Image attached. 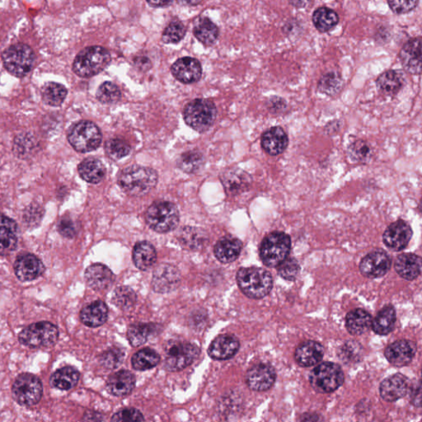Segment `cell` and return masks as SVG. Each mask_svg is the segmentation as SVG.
<instances>
[{
  "label": "cell",
  "mask_w": 422,
  "mask_h": 422,
  "mask_svg": "<svg viewBox=\"0 0 422 422\" xmlns=\"http://www.w3.org/2000/svg\"><path fill=\"white\" fill-rule=\"evenodd\" d=\"M58 231L62 236L67 238H73L76 236V226L73 220L69 217H64L58 223Z\"/></svg>",
  "instance_id": "cell-56"
},
{
  "label": "cell",
  "mask_w": 422,
  "mask_h": 422,
  "mask_svg": "<svg viewBox=\"0 0 422 422\" xmlns=\"http://www.w3.org/2000/svg\"><path fill=\"white\" fill-rule=\"evenodd\" d=\"M193 34L201 43L206 46H210L217 41L219 30L217 25L210 18L200 17L194 23Z\"/></svg>",
  "instance_id": "cell-32"
},
{
  "label": "cell",
  "mask_w": 422,
  "mask_h": 422,
  "mask_svg": "<svg viewBox=\"0 0 422 422\" xmlns=\"http://www.w3.org/2000/svg\"><path fill=\"white\" fill-rule=\"evenodd\" d=\"M157 253L156 248L148 242H139L133 250V261L138 269L147 271L156 264Z\"/></svg>",
  "instance_id": "cell-36"
},
{
  "label": "cell",
  "mask_w": 422,
  "mask_h": 422,
  "mask_svg": "<svg viewBox=\"0 0 422 422\" xmlns=\"http://www.w3.org/2000/svg\"><path fill=\"white\" fill-rule=\"evenodd\" d=\"M395 308L392 306H388L382 308L372 320V327L375 334L386 336L395 329Z\"/></svg>",
  "instance_id": "cell-38"
},
{
  "label": "cell",
  "mask_w": 422,
  "mask_h": 422,
  "mask_svg": "<svg viewBox=\"0 0 422 422\" xmlns=\"http://www.w3.org/2000/svg\"><path fill=\"white\" fill-rule=\"evenodd\" d=\"M400 62L403 69L411 74L421 72V39L416 37L407 41L400 50Z\"/></svg>",
  "instance_id": "cell-20"
},
{
  "label": "cell",
  "mask_w": 422,
  "mask_h": 422,
  "mask_svg": "<svg viewBox=\"0 0 422 422\" xmlns=\"http://www.w3.org/2000/svg\"><path fill=\"white\" fill-rule=\"evenodd\" d=\"M68 140L76 151L88 153L100 147L102 133L100 128L91 121H79L70 128Z\"/></svg>",
  "instance_id": "cell-8"
},
{
  "label": "cell",
  "mask_w": 422,
  "mask_h": 422,
  "mask_svg": "<svg viewBox=\"0 0 422 422\" xmlns=\"http://www.w3.org/2000/svg\"><path fill=\"white\" fill-rule=\"evenodd\" d=\"M419 0H388L391 11L396 14H405L414 11Z\"/></svg>",
  "instance_id": "cell-54"
},
{
  "label": "cell",
  "mask_w": 422,
  "mask_h": 422,
  "mask_svg": "<svg viewBox=\"0 0 422 422\" xmlns=\"http://www.w3.org/2000/svg\"><path fill=\"white\" fill-rule=\"evenodd\" d=\"M239 288L246 297L262 299L268 295L273 287V278L269 271L260 267H245L237 273Z\"/></svg>",
  "instance_id": "cell-2"
},
{
  "label": "cell",
  "mask_w": 422,
  "mask_h": 422,
  "mask_svg": "<svg viewBox=\"0 0 422 422\" xmlns=\"http://www.w3.org/2000/svg\"><path fill=\"white\" fill-rule=\"evenodd\" d=\"M416 353V346L414 342L400 340L389 345L384 354L389 363L397 367H402L411 362Z\"/></svg>",
  "instance_id": "cell-17"
},
{
  "label": "cell",
  "mask_w": 422,
  "mask_h": 422,
  "mask_svg": "<svg viewBox=\"0 0 422 422\" xmlns=\"http://www.w3.org/2000/svg\"><path fill=\"white\" fill-rule=\"evenodd\" d=\"M312 0H289V3L294 8H306Z\"/></svg>",
  "instance_id": "cell-60"
},
{
  "label": "cell",
  "mask_w": 422,
  "mask_h": 422,
  "mask_svg": "<svg viewBox=\"0 0 422 422\" xmlns=\"http://www.w3.org/2000/svg\"><path fill=\"white\" fill-rule=\"evenodd\" d=\"M171 72L178 81L184 83H193L198 82L203 76V67L198 60L184 57L173 63Z\"/></svg>",
  "instance_id": "cell-18"
},
{
  "label": "cell",
  "mask_w": 422,
  "mask_h": 422,
  "mask_svg": "<svg viewBox=\"0 0 422 422\" xmlns=\"http://www.w3.org/2000/svg\"><path fill=\"white\" fill-rule=\"evenodd\" d=\"M18 225L11 218L0 214V255L7 256L16 250Z\"/></svg>",
  "instance_id": "cell-24"
},
{
  "label": "cell",
  "mask_w": 422,
  "mask_h": 422,
  "mask_svg": "<svg viewBox=\"0 0 422 422\" xmlns=\"http://www.w3.org/2000/svg\"><path fill=\"white\" fill-rule=\"evenodd\" d=\"M345 381L340 365L332 362L318 365L309 374L312 388L320 393H330L339 389Z\"/></svg>",
  "instance_id": "cell-5"
},
{
  "label": "cell",
  "mask_w": 422,
  "mask_h": 422,
  "mask_svg": "<svg viewBox=\"0 0 422 422\" xmlns=\"http://www.w3.org/2000/svg\"><path fill=\"white\" fill-rule=\"evenodd\" d=\"M135 386V379L132 373L128 370L111 374L107 381V388L111 395L123 397L129 395Z\"/></svg>",
  "instance_id": "cell-27"
},
{
  "label": "cell",
  "mask_w": 422,
  "mask_h": 422,
  "mask_svg": "<svg viewBox=\"0 0 422 422\" xmlns=\"http://www.w3.org/2000/svg\"><path fill=\"white\" fill-rule=\"evenodd\" d=\"M98 101L105 104H111L120 100L121 93L118 86L111 82H105L97 89Z\"/></svg>",
  "instance_id": "cell-49"
},
{
  "label": "cell",
  "mask_w": 422,
  "mask_h": 422,
  "mask_svg": "<svg viewBox=\"0 0 422 422\" xmlns=\"http://www.w3.org/2000/svg\"><path fill=\"white\" fill-rule=\"evenodd\" d=\"M13 269L18 279L26 283L40 278L44 273L45 266L36 256L25 253L17 257Z\"/></svg>",
  "instance_id": "cell-16"
},
{
  "label": "cell",
  "mask_w": 422,
  "mask_h": 422,
  "mask_svg": "<svg viewBox=\"0 0 422 422\" xmlns=\"http://www.w3.org/2000/svg\"><path fill=\"white\" fill-rule=\"evenodd\" d=\"M325 349L317 341H308L300 344L294 353V359L301 367H311L320 362Z\"/></svg>",
  "instance_id": "cell-23"
},
{
  "label": "cell",
  "mask_w": 422,
  "mask_h": 422,
  "mask_svg": "<svg viewBox=\"0 0 422 422\" xmlns=\"http://www.w3.org/2000/svg\"><path fill=\"white\" fill-rule=\"evenodd\" d=\"M289 144V138L285 130L275 126L265 131L261 137V147L271 156L283 154Z\"/></svg>",
  "instance_id": "cell-21"
},
{
  "label": "cell",
  "mask_w": 422,
  "mask_h": 422,
  "mask_svg": "<svg viewBox=\"0 0 422 422\" xmlns=\"http://www.w3.org/2000/svg\"><path fill=\"white\" fill-rule=\"evenodd\" d=\"M348 156L351 161L365 163L369 161L373 156V148L364 140H358L350 145L348 149Z\"/></svg>",
  "instance_id": "cell-47"
},
{
  "label": "cell",
  "mask_w": 422,
  "mask_h": 422,
  "mask_svg": "<svg viewBox=\"0 0 422 422\" xmlns=\"http://www.w3.org/2000/svg\"><path fill=\"white\" fill-rule=\"evenodd\" d=\"M372 315L364 309H355L346 315V329L351 335L359 336L363 334L372 327Z\"/></svg>",
  "instance_id": "cell-33"
},
{
  "label": "cell",
  "mask_w": 422,
  "mask_h": 422,
  "mask_svg": "<svg viewBox=\"0 0 422 422\" xmlns=\"http://www.w3.org/2000/svg\"><path fill=\"white\" fill-rule=\"evenodd\" d=\"M105 150L109 156L114 161L128 156L130 151V145L120 139H111L105 144Z\"/></svg>",
  "instance_id": "cell-50"
},
{
  "label": "cell",
  "mask_w": 422,
  "mask_h": 422,
  "mask_svg": "<svg viewBox=\"0 0 422 422\" xmlns=\"http://www.w3.org/2000/svg\"><path fill=\"white\" fill-rule=\"evenodd\" d=\"M243 243L239 239L224 237L218 241L215 247V255L222 264H231L240 255Z\"/></svg>",
  "instance_id": "cell-28"
},
{
  "label": "cell",
  "mask_w": 422,
  "mask_h": 422,
  "mask_svg": "<svg viewBox=\"0 0 422 422\" xmlns=\"http://www.w3.org/2000/svg\"><path fill=\"white\" fill-rule=\"evenodd\" d=\"M343 86V81L339 74L336 72H328L322 75L318 84V91L327 96H335L339 93Z\"/></svg>",
  "instance_id": "cell-43"
},
{
  "label": "cell",
  "mask_w": 422,
  "mask_h": 422,
  "mask_svg": "<svg viewBox=\"0 0 422 422\" xmlns=\"http://www.w3.org/2000/svg\"><path fill=\"white\" fill-rule=\"evenodd\" d=\"M409 390V381L404 375L396 374L384 379L379 387V393L384 401L396 402L405 397Z\"/></svg>",
  "instance_id": "cell-19"
},
{
  "label": "cell",
  "mask_w": 422,
  "mask_h": 422,
  "mask_svg": "<svg viewBox=\"0 0 422 422\" xmlns=\"http://www.w3.org/2000/svg\"><path fill=\"white\" fill-rule=\"evenodd\" d=\"M158 182L156 171L152 168L133 165L125 168L118 177V184L126 193L142 196L149 193Z\"/></svg>",
  "instance_id": "cell-1"
},
{
  "label": "cell",
  "mask_w": 422,
  "mask_h": 422,
  "mask_svg": "<svg viewBox=\"0 0 422 422\" xmlns=\"http://www.w3.org/2000/svg\"><path fill=\"white\" fill-rule=\"evenodd\" d=\"M78 370L73 367H65L51 375L50 383L51 387L60 389V390L68 391L77 386L79 381Z\"/></svg>",
  "instance_id": "cell-37"
},
{
  "label": "cell",
  "mask_w": 422,
  "mask_h": 422,
  "mask_svg": "<svg viewBox=\"0 0 422 422\" xmlns=\"http://www.w3.org/2000/svg\"><path fill=\"white\" fill-rule=\"evenodd\" d=\"M186 27L179 20H173L164 29L162 34V41L165 44H176L184 39Z\"/></svg>",
  "instance_id": "cell-48"
},
{
  "label": "cell",
  "mask_w": 422,
  "mask_h": 422,
  "mask_svg": "<svg viewBox=\"0 0 422 422\" xmlns=\"http://www.w3.org/2000/svg\"><path fill=\"white\" fill-rule=\"evenodd\" d=\"M112 302L121 311H129L137 303V294L128 286H120L115 290Z\"/></svg>",
  "instance_id": "cell-46"
},
{
  "label": "cell",
  "mask_w": 422,
  "mask_h": 422,
  "mask_svg": "<svg viewBox=\"0 0 422 422\" xmlns=\"http://www.w3.org/2000/svg\"><path fill=\"white\" fill-rule=\"evenodd\" d=\"M395 270L402 278L414 280L421 274V257L414 253H404L400 255L395 262Z\"/></svg>",
  "instance_id": "cell-29"
},
{
  "label": "cell",
  "mask_w": 422,
  "mask_h": 422,
  "mask_svg": "<svg viewBox=\"0 0 422 422\" xmlns=\"http://www.w3.org/2000/svg\"><path fill=\"white\" fill-rule=\"evenodd\" d=\"M111 62L109 50L100 46H88L74 59L73 70L78 76L90 78L101 73Z\"/></svg>",
  "instance_id": "cell-3"
},
{
  "label": "cell",
  "mask_w": 422,
  "mask_h": 422,
  "mask_svg": "<svg viewBox=\"0 0 422 422\" xmlns=\"http://www.w3.org/2000/svg\"><path fill=\"white\" fill-rule=\"evenodd\" d=\"M78 171L84 181L89 184H100L106 175V168L102 163L95 158H88L79 164Z\"/></svg>",
  "instance_id": "cell-35"
},
{
  "label": "cell",
  "mask_w": 422,
  "mask_h": 422,
  "mask_svg": "<svg viewBox=\"0 0 422 422\" xmlns=\"http://www.w3.org/2000/svg\"><path fill=\"white\" fill-rule=\"evenodd\" d=\"M361 353H362V348L359 342L349 341L340 348L339 358L346 363H355L360 359Z\"/></svg>",
  "instance_id": "cell-51"
},
{
  "label": "cell",
  "mask_w": 422,
  "mask_h": 422,
  "mask_svg": "<svg viewBox=\"0 0 422 422\" xmlns=\"http://www.w3.org/2000/svg\"><path fill=\"white\" fill-rule=\"evenodd\" d=\"M405 82L404 74L400 70L390 69L379 75L376 84L379 91L392 96L401 91Z\"/></svg>",
  "instance_id": "cell-30"
},
{
  "label": "cell",
  "mask_w": 422,
  "mask_h": 422,
  "mask_svg": "<svg viewBox=\"0 0 422 422\" xmlns=\"http://www.w3.org/2000/svg\"><path fill=\"white\" fill-rule=\"evenodd\" d=\"M145 218L153 231L168 233L177 228L179 223V212L175 204L168 201H157L149 206Z\"/></svg>",
  "instance_id": "cell-7"
},
{
  "label": "cell",
  "mask_w": 422,
  "mask_h": 422,
  "mask_svg": "<svg viewBox=\"0 0 422 422\" xmlns=\"http://www.w3.org/2000/svg\"><path fill=\"white\" fill-rule=\"evenodd\" d=\"M157 331V326L153 323H135L129 327L128 332V340L134 348L142 346L149 339V337Z\"/></svg>",
  "instance_id": "cell-41"
},
{
  "label": "cell",
  "mask_w": 422,
  "mask_h": 422,
  "mask_svg": "<svg viewBox=\"0 0 422 422\" xmlns=\"http://www.w3.org/2000/svg\"><path fill=\"white\" fill-rule=\"evenodd\" d=\"M124 356L123 350L116 348H111L101 355L100 362L107 369H116L123 363Z\"/></svg>",
  "instance_id": "cell-52"
},
{
  "label": "cell",
  "mask_w": 422,
  "mask_h": 422,
  "mask_svg": "<svg viewBox=\"0 0 422 422\" xmlns=\"http://www.w3.org/2000/svg\"><path fill=\"white\" fill-rule=\"evenodd\" d=\"M203 1V0H177V4L182 6H196Z\"/></svg>",
  "instance_id": "cell-61"
},
{
  "label": "cell",
  "mask_w": 422,
  "mask_h": 422,
  "mask_svg": "<svg viewBox=\"0 0 422 422\" xmlns=\"http://www.w3.org/2000/svg\"><path fill=\"white\" fill-rule=\"evenodd\" d=\"M204 163L203 154L198 151H190L181 156L177 161V166L184 172L195 173L203 168Z\"/></svg>",
  "instance_id": "cell-45"
},
{
  "label": "cell",
  "mask_w": 422,
  "mask_h": 422,
  "mask_svg": "<svg viewBox=\"0 0 422 422\" xmlns=\"http://www.w3.org/2000/svg\"><path fill=\"white\" fill-rule=\"evenodd\" d=\"M178 238L182 245L189 250H196L203 247L207 239L203 231L192 227H185L182 229Z\"/></svg>",
  "instance_id": "cell-44"
},
{
  "label": "cell",
  "mask_w": 422,
  "mask_h": 422,
  "mask_svg": "<svg viewBox=\"0 0 422 422\" xmlns=\"http://www.w3.org/2000/svg\"><path fill=\"white\" fill-rule=\"evenodd\" d=\"M411 401L414 403L416 407H421V383H418V386L414 388V392L411 393Z\"/></svg>",
  "instance_id": "cell-59"
},
{
  "label": "cell",
  "mask_w": 422,
  "mask_h": 422,
  "mask_svg": "<svg viewBox=\"0 0 422 422\" xmlns=\"http://www.w3.org/2000/svg\"><path fill=\"white\" fill-rule=\"evenodd\" d=\"M112 421H144L142 412L135 409L121 410L111 418Z\"/></svg>",
  "instance_id": "cell-55"
},
{
  "label": "cell",
  "mask_w": 422,
  "mask_h": 422,
  "mask_svg": "<svg viewBox=\"0 0 422 422\" xmlns=\"http://www.w3.org/2000/svg\"><path fill=\"white\" fill-rule=\"evenodd\" d=\"M58 339V328L50 322L32 323L18 335L20 343L30 348H50Z\"/></svg>",
  "instance_id": "cell-6"
},
{
  "label": "cell",
  "mask_w": 422,
  "mask_h": 422,
  "mask_svg": "<svg viewBox=\"0 0 422 422\" xmlns=\"http://www.w3.org/2000/svg\"><path fill=\"white\" fill-rule=\"evenodd\" d=\"M239 346L240 344L236 336L222 335L217 337L210 344L208 354L214 360H229L236 355Z\"/></svg>",
  "instance_id": "cell-25"
},
{
  "label": "cell",
  "mask_w": 422,
  "mask_h": 422,
  "mask_svg": "<svg viewBox=\"0 0 422 422\" xmlns=\"http://www.w3.org/2000/svg\"><path fill=\"white\" fill-rule=\"evenodd\" d=\"M276 379L275 369L268 364H257L246 374L247 386L252 390L264 392L274 386Z\"/></svg>",
  "instance_id": "cell-15"
},
{
  "label": "cell",
  "mask_w": 422,
  "mask_h": 422,
  "mask_svg": "<svg viewBox=\"0 0 422 422\" xmlns=\"http://www.w3.org/2000/svg\"><path fill=\"white\" fill-rule=\"evenodd\" d=\"M3 63L8 72L16 77H25L34 67L35 55L30 46L18 43L4 51Z\"/></svg>",
  "instance_id": "cell-10"
},
{
  "label": "cell",
  "mask_w": 422,
  "mask_h": 422,
  "mask_svg": "<svg viewBox=\"0 0 422 422\" xmlns=\"http://www.w3.org/2000/svg\"><path fill=\"white\" fill-rule=\"evenodd\" d=\"M135 67L142 70H148L152 67L149 59L147 57H138L135 60Z\"/></svg>",
  "instance_id": "cell-57"
},
{
  "label": "cell",
  "mask_w": 422,
  "mask_h": 422,
  "mask_svg": "<svg viewBox=\"0 0 422 422\" xmlns=\"http://www.w3.org/2000/svg\"><path fill=\"white\" fill-rule=\"evenodd\" d=\"M278 274L286 280H294L300 273L299 262L290 257L286 259L278 266Z\"/></svg>",
  "instance_id": "cell-53"
},
{
  "label": "cell",
  "mask_w": 422,
  "mask_h": 422,
  "mask_svg": "<svg viewBox=\"0 0 422 422\" xmlns=\"http://www.w3.org/2000/svg\"><path fill=\"white\" fill-rule=\"evenodd\" d=\"M175 0H147L150 6L154 8H164L171 6Z\"/></svg>",
  "instance_id": "cell-58"
},
{
  "label": "cell",
  "mask_w": 422,
  "mask_h": 422,
  "mask_svg": "<svg viewBox=\"0 0 422 422\" xmlns=\"http://www.w3.org/2000/svg\"><path fill=\"white\" fill-rule=\"evenodd\" d=\"M217 110L214 103L206 100H196L185 107L186 123L198 132H204L212 126L217 118Z\"/></svg>",
  "instance_id": "cell-9"
},
{
  "label": "cell",
  "mask_w": 422,
  "mask_h": 422,
  "mask_svg": "<svg viewBox=\"0 0 422 422\" xmlns=\"http://www.w3.org/2000/svg\"><path fill=\"white\" fill-rule=\"evenodd\" d=\"M84 276L89 287L95 290L109 289L114 281V275L111 271L100 264L88 266Z\"/></svg>",
  "instance_id": "cell-26"
},
{
  "label": "cell",
  "mask_w": 422,
  "mask_h": 422,
  "mask_svg": "<svg viewBox=\"0 0 422 422\" xmlns=\"http://www.w3.org/2000/svg\"><path fill=\"white\" fill-rule=\"evenodd\" d=\"M313 22L318 32L325 34L330 32L339 23V15L334 9L320 7L313 14Z\"/></svg>",
  "instance_id": "cell-39"
},
{
  "label": "cell",
  "mask_w": 422,
  "mask_h": 422,
  "mask_svg": "<svg viewBox=\"0 0 422 422\" xmlns=\"http://www.w3.org/2000/svg\"><path fill=\"white\" fill-rule=\"evenodd\" d=\"M67 89L62 84L49 82L41 88L42 100L50 107H60L67 96Z\"/></svg>",
  "instance_id": "cell-40"
},
{
  "label": "cell",
  "mask_w": 422,
  "mask_h": 422,
  "mask_svg": "<svg viewBox=\"0 0 422 422\" xmlns=\"http://www.w3.org/2000/svg\"><path fill=\"white\" fill-rule=\"evenodd\" d=\"M222 181L229 193L236 194L245 191L250 185L251 179L245 172L232 168L222 173Z\"/></svg>",
  "instance_id": "cell-34"
},
{
  "label": "cell",
  "mask_w": 422,
  "mask_h": 422,
  "mask_svg": "<svg viewBox=\"0 0 422 422\" xmlns=\"http://www.w3.org/2000/svg\"><path fill=\"white\" fill-rule=\"evenodd\" d=\"M412 229L409 224L404 220H398L389 225L383 234L384 245L395 252H400L409 245L411 241Z\"/></svg>",
  "instance_id": "cell-14"
},
{
  "label": "cell",
  "mask_w": 422,
  "mask_h": 422,
  "mask_svg": "<svg viewBox=\"0 0 422 422\" xmlns=\"http://www.w3.org/2000/svg\"><path fill=\"white\" fill-rule=\"evenodd\" d=\"M392 264L391 257L382 250L369 252L360 264V273L365 278L375 279L388 273Z\"/></svg>",
  "instance_id": "cell-13"
},
{
  "label": "cell",
  "mask_w": 422,
  "mask_h": 422,
  "mask_svg": "<svg viewBox=\"0 0 422 422\" xmlns=\"http://www.w3.org/2000/svg\"><path fill=\"white\" fill-rule=\"evenodd\" d=\"M180 283V273L176 267L163 265L154 271L153 288L154 292L166 293L175 290Z\"/></svg>",
  "instance_id": "cell-22"
},
{
  "label": "cell",
  "mask_w": 422,
  "mask_h": 422,
  "mask_svg": "<svg viewBox=\"0 0 422 422\" xmlns=\"http://www.w3.org/2000/svg\"><path fill=\"white\" fill-rule=\"evenodd\" d=\"M12 393L14 400L18 404L32 407L41 401L43 395V387L40 379L36 375L25 373L18 375L14 381Z\"/></svg>",
  "instance_id": "cell-11"
},
{
  "label": "cell",
  "mask_w": 422,
  "mask_h": 422,
  "mask_svg": "<svg viewBox=\"0 0 422 422\" xmlns=\"http://www.w3.org/2000/svg\"><path fill=\"white\" fill-rule=\"evenodd\" d=\"M292 250V239L284 232H273L266 236L260 247V257L271 268L278 267L287 259Z\"/></svg>",
  "instance_id": "cell-4"
},
{
  "label": "cell",
  "mask_w": 422,
  "mask_h": 422,
  "mask_svg": "<svg viewBox=\"0 0 422 422\" xmlns=\"http://www.w3.org/2000/svg\"><path fill=\"white\" fill-rule=\"evenodd\" d=\"M200 355L198 346L187 342L172 341L165 348V368L170 372L184 369Z\"/></svg>",
  "instance_id": "cell-12"
},
{
  "label": "cell",
  "mask_w": 422,
  "mask_h": 422,
  "mask_svg": "<svg viewBox=\"0 0 422 422\" xmlns=\"http://www.w3.org/2000/svg\"><path fill=\"white\" fill-rule=\"evenodd\" d=\"M159 361H161V356L156 351L145 348L135 353L131 362H132V367L135 369L144 372V370L156 367Z\"/></svg>",
  "instance_id": "cell-42"
},
{
  "label": "cell",
  "mask_w": 422,
  "mask_h": 422,
  "mask_svg": "<svg viewBox=\"0 0 422 422\" xmlns=\"http://www.w3.org/2000/svg\"><path fill=\"white\" fill-rule=\"evenodd\" d=\"M109 317V309L104 302L97 300L83 308L81 313V320L84 325L97 327L104 325Z\"/></svg>",
  "instance_id": "cell-31"
}]
</instances>
